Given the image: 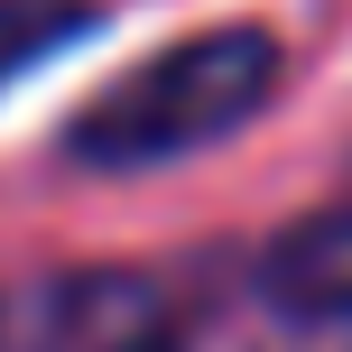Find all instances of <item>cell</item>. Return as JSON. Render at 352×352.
Segmentation results:
<instances>
[{"label":"cell","instance_id":"277c9868","mask_svg":"<svg viewBox=\"0 0 352 352\" xmlns=\"http://www.w3.org/2000/svg\"><path fill=\"white\" fill-rule=\"evenodd\" d=\"M111 352H176V334H130V343H111Z\"/></svg>","mask_w":352,"mask_h":352},{"label":"cell","instance_id":"3957f363","mask_svg":"<svg viewBox=\"0 0 352 352\" xmlns=\"http://www.w3.org/2000/svg\"><path fill=\"white\" fill-rule=\"evenodd\" d=\"M93 28H102V0H0V84H19L28 65H47Z\"/></svg>","mask_w":352,"mask_h":352},{"label":"cell","instance_id":"6da1fadb","mask_svg":"<svg viewBox=\"0 0 352 352\" xmlns=\"http://www.w3.org/2000/svg\"><path fill=\"white\" fill-rule=\"evenodd\" d=\"M287 84V47L269 28H195L167 56L130 65L121 84H102L74 111L65 148L84 167H167L195 148L250 130Z\"/></svg>","mask_w":352,"mask_h":352},{"label":"cell","instance_id":"7a4b0ae2","mask_svg":"<svg viewBox=\"0 0 352 352\" xmlns=\"http://www.w3.org/2000/svg\"><path fill=\"white\" fill-rule=\"evenodd\" d=\"M269 297H278L287 316L352 324V204L278 232V250H269Z\"/></svg>","mask_w":352,"mask_h":352}]
</instances>
